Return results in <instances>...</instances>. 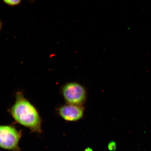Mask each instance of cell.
Wrapping results in <instances>:
<instances>
[{
	"mask_svg": "<svg viewBox=\"0 0 151 151\" xmlns=\"http://www.w3.org/2000/svg\"><path fill=\"white\" fill-rule=\"evenodd\" d=\"M9 112L16 121L33 133L42 132V120L35 107L24 97L22 92L16 94V101Z\"/></svg>",
	"mask_w": 151,
	"mask_h": 151,
	"instance_id": "1",
	"label": "cell"
},
{
	"mask_svg": "<svg viewBox=\"0 0 151 151\" xmlns=\"http://www.w3.org/2000/svg\"><path fill=\"white\" fill-rule=\"evenodd\" d=\"M22 132L11 125H0V148L12 151H20L19 143Z\"/></svg>",
	"mask_w": 151,
	"mask_h": 151,
	"instance_id": "2",
	"label": "cell"
},
{
	"mask_svg": "<svg viewBox=\"0 0 151 151\" xmlns=\"http://www.w3.org/2000/svg\"><path fill=\"white\" fill-rule=\"evenodd\" d=\"M62 92L68 104L81 105L86 99V89L82 85L76 82H69L64 85Z\"/></svg>",
	"mask_w": 151,
	"mask_h": 151,
	"instance_id": "3",
	"label": "cell"
},
{
	"mask_svg": "<svg viewBox=\"0 0 151 151\" xmlns=\"http://www.w3.org/2000/svg\"><path fill=\"white\" fill-rule=\"evenodd\" d=\"M58 112L64 120L74 122L80 120L82 117L84 109L81 105L68 104L60 107Z\"/></svg>",
	"mask_w": 151,
	"mask_h": 151,
	"instance_id": "4",
	"label": "cell"
},
{
	"mask_svg": "<svg viewBox=\"0 0 151 151\" xmlns=\"http://www.w3.org/2000/svg\"><path fill=\"white\" fill-rule=\"evenodd\" d=\"M4 2L10 6H15L19 4L22 0H3Z\"/></svg>",
	"mask_w": 151,
	"mask_h": 151,
	"instance_id": "5",
	"label": "cell"
},
{
	"mask_svg": "<svg viewBox=\"0 0 151 151\" xmlns=\"http://www.w3.org/2000/svg\"><path fill=\"white\" fill-rule=\"evenodd\" d=\"M108 148L110 151H115L116 149V144L114 141H112L109 143Z\"/></svg>",
	"mask_w": 151,
	"mask_h": 151,
	"instance_id": "6",
	"label": "cell"
},
{
	"mask_svg": "<svg viewBox=\"0 0 151 151\" xmlns=\"http://www.w3.org/2000/svg\"><path fill=\"white\" fill-rule=\"evenodd\" d=\"M84 151H93L92 149L90 147H88L84 150Z\"/></svg>",
	"mask_w": 151,
	"mask_h": 151,
	"instance_id": "7",
	"label": "cell"
},
{
	"mask_svg": "<svg viewBox=\"0 0 151 151\" xmlns=\"http://www.w3.org/2000/svg\"><path fill=\"white\" fill-rule=\"evenodd\" d=\"M3 23L1 21H0V31L1 29Z\"/></svg>",
	"mask_w": 151,
	"mask_h": 151,
	"instance_id": "8",
	"label": "cell"
},
{
	"mask_svg": "<svg viewBox=\"0 0 151 151\" xmlns=\"http://www.w3.org/2000/svg\"><path fill=\"white\" fill-rule=\"evenodd\" d=\"M31 1H33V0H31Z\"/></svg>",
	"mask_w": 151,
	"mask_h": 151,
	"instance_id": "9",
	"label": "cell"
}]
</instances>
